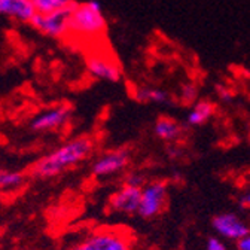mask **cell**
Wrapping results in <instances>:
<instances>
[{"mask_svg":"<svg viewBox=\"0 0 250 250\" xmlns=\"http://www.w3.org/2000/svg\"><path fill=\"white\" fill-rule=\"evenodd\" d=\"M72 119V107L61 104L38 113L30 122V128L36 133H49L62 128Z\"/></svg>","mask_w":250,"mask_h":250,"instance_id":"8992f818","label":"cell"},{"mask_svg":"<svg viewBox=\"0 0 250 250\" xmlns=\"http://www.w3.org/2000/svg\"><path fill=\"white\" fill-rule=\"evenodd\" d=\"M128 163H130V150L116 149L97 158L91 167V171L96 177H104L124 170L128 166Z\"/></svg>","mask_w":250,"mask_h":250,"instance_id":"52a82bcc","label":"cell"},{"mask_svg":"<svg viewBox=\"0 0 250 250\" xmlns=\"http://www.w3.org/2000/svg\"><path fill=\"white\" fill-rule=\"evenodd\" d=\"M86 70L97 79L109 81V82H118L122 76L119 64L112 60L107 58L106 55H91L86 60Z\"/></svg>","mask_w":250,"mask_h":250,"instance_id":"30bf717a","label":"cell"},{"mask_svg":"<svg viewBox=\"0 0 250 250\" xmlns=\"http://www.w3.org/2000/svg\"><path fill=\"white\" fill-rule=\"evenodd\" d=\"M78 250H131V240L130 235L119 229H102L79 244H76Z\"/></svg>","mask_w":250,"mask_h":250,"instance_id":"277c9868","label":"cell"},{"mask_svg":"<svg viewBox=\"0 0 250 250\" xmlns=\"http://www.w3.org/2000/svg\"><path fill=\"white\" fill-rule=\"evenodd\" d=\"M167 183L164 180H156L147 183L142 189V201L139 214L143 219L158 216L167 206Z\"/></svg>","mask_w":250,"mask_h":250,"instance_id":"5b68a950","label":"cell"},{"mask_svg":"<svg viewBox=\"0 0 250 250\" xmlns=\"http://www.w3.org/2000/svg\"><path fill=\"white\" fill-rule=\"evenodd\" d=\"M94 152V140L89 137H75L43 155L30 168V174L39 179H54L85 161Z\"/></svg>","mask_w":250,"mask_h":250,"instance_id":"6da1fadb","label":"cell"},{"mask_svg":"<svg viewBox=\"0 0 250 250\" xmlns=\"http://www.w3.org/2000/svg\"><path fill=\"white\" fill-rule=\"evenodd\" d=\"M142 201V189L124 185L118 192H115L109 200V210L115 213L134 214L139 213Z\"/></svg>","mask_w":250,"mask_h":250,"instance_id":"9c48e42d","label":"cell"},{"mask_svg":"<svg viewBox=\"0 0 250 250\" xmlns=\"http://www.w3.org/2000/svg\"><path fill=\"white\" fill-rule=\"evenodd\" d=\"M134 97L140 103H150V102H155V103H167L168 102L167 92H164L161 89H156V88H139L134 92Z\"/></svg>","mask_w":250,"mask_h":250,"instance_id":"2e32d148","label":"cell"},{"mask_svg":"<svg viewBox=\"0 0 250 250\" xmlns=\"http://www.w3.org/2000/svg\"><path fill=\"white\" fill-rule=\"evenodd\" d=\"M206 249L207 250H227L225 244L219 238H216V237H210L207 240V247Z\"/></svg>","mask_w":250,"mask_h":250,"instance_id":"d6986e66","label":"cell"},{"mask_svg":"<svg viewBox=\"0 0 250 250\" xmlns=\"http://www.w3.org/2000/svg\"><path fill=\"white\" fill-rule=\"evenodd\" d=\"M214 106L213 103L207 102V100H203V102H198L194 109L189 112V115H188V122H189L191 125H201L204 124L208 118L213 116L214 113Z\"/></svg>","mask_w":250,"mask_h":250,"instance_id":"5bb4252c","label":"cell"},{"mask_svg":"<svg viewBox=\"0 0 250 250\" xmlns=\"http://www.w3.org/2000/svg\"><path fill=\"white\" fill-rule=\"evenodd\" d=\"M38 14H51L73 6L75 0H31Z\"/></svg>","mask_w":250,"mask_h":250,"instance_id":"9a60e30c","label":"cell"},{"mask_svg":"<svg viewBox=\"0 0 250 250\" xmlns=\"http://www.w3.org/2000/svg\"><path fill=\"white\" fill-rule=\"evenodd\" d=\"M70 250H78V249H76V246H73V247H72Z\"/></svg>","mask_w":250,"mask_h":250,"instance_id":"7402d4cb","label":"cell"},{"mask_svg":"<svg viewBox=\"0 0 250 250\" xmlns=\"http://www.w3.org/2000/svg\"><path fill=\"white\" fill-rule=\"evenodd\" d=\"M182 94H183V96H182L183 102L192 103L195 100V97H197V88L194 85H186V86H183Z\"/></svg>","mask_w":250,"mask_h":250,"instance_id":"ac0fdd59","label":"cell"},{"mask_svg":"<svg viewBox=\"0 0 250 250\" xmlns=\"http://www.w3.org/2000/svg\"><path fill=\"white\" fill-rule=\"evenodd\" d=\"M78 2L62 11L51 12V14H38L30 21V25L39 33L52 38V39H62L69 35V22H70V15L75 9Z\"/></svg>","mask_w":250,"mask_h":250,"instance_id":"3957f363","label":"cell"},{"mask_svg":"<svg viewBox=\"0 0 250 250\" xmlns=\"http://www.w3.org/2000/svg\"><path fill=\"white\" fill-rule=\"evenodd\" d=\"M238 250H250V234L244 238H241L237 244Z\"/></svg>","mask_w":250,"mask_h":250,"instance_id":"ffe728a7","label":"cell"},{"mask_svg":"<svg viewBox=\"0 0 250 250\" xmlns=\"http://www.w3.org/2000/svg\"><path fill=\"white\" fill-rule=\"evenodd\" d=\"M155 134L163 140L173 142V140H177L180 137L182 128L174 119L161 116L155 124Z\"/></svg>","mask_w":250,"mask_h":250,"instance_id":"7c38bea8","label":"cell"},{"mask_svg":"<svg viewBox=\"0 0 250 250\" xmlns=\"http://www.w3.org/2000/svg\"><path fill=\"white\" fill-rule=\"evenodd\" d=\"M211 225L217 234L229 240L240 241L250 234V228L234 213H221L211 219Z\"/></svg>","mask_w":250,"mask_h":250,"instance_id":"ba28073f","label":"cell"},{"mask_svg":"<svg viewBox=\"0 0 250 250\" xmlns=\"http://www.w3.org/2000/svg\"><path fill=\"white\" fill-rule=\"evenodd\" d=\"M125 185L127 186H133V188H139V189H143L146 186V179L143 174L140 173H131L125 179Z\"/></svg>","mask_w":250,"mask_h":250,"instance_id":"e0dca14e","label":"cell"},{"mask_svg":"<svg viewBox=\"0 0 250 250\" xmlns=\"http://www.w3.org/2000/svg\"><path fill=\"white\" fill-rule=\"evenodd\" d=\"M107 22L99 0L78 3L70 15L69 33L81 38H97L106 31Z\"/></svg>","mask_w":250,"mask_h":250,"instance_id":"7a4b0ae2","label":"cell"},{"mask_svg":"<svg viewBox=\"0 0 250 250\" xmlns=\"http://www.w3.org/2000/svg\"><path fill=\"white\" fill-rule=\"evenodd\" d=\"M35 15L36 9L31 0H0V17L21 24H30Z\"/></svg>","mask_w":250,"mask_h":250,"instance_id":"8fae6325","label":"cell"},{"mask_svg":"<svg viewBox=\"0 0 250 250\" xmlns=\"http://www.w3.org/2000/svg\"><path fill=\"white\" fill-rule=\"evenodd\" d=\"M27 180V176L20 170L0 168V191H15Z\"/></svg>","mask_w":250,"mask_h":250,"instance_id":"4fadbf2b","label":"cell"},{"mask_svg":"<svg viewBox=\"0 0 250 250\" xmlns=\"http://www.w3.org/2000/svg\"><path fill=\"white\" fill-rule=\"evenodd\" d=\"M241 206H243V207L250 208V192H249V194H246V195L241 198Z\"/></svg>","mask_w":250,"mask_h":250,"instance_id":"44dd1931","label":"cell"}]
</instances>
